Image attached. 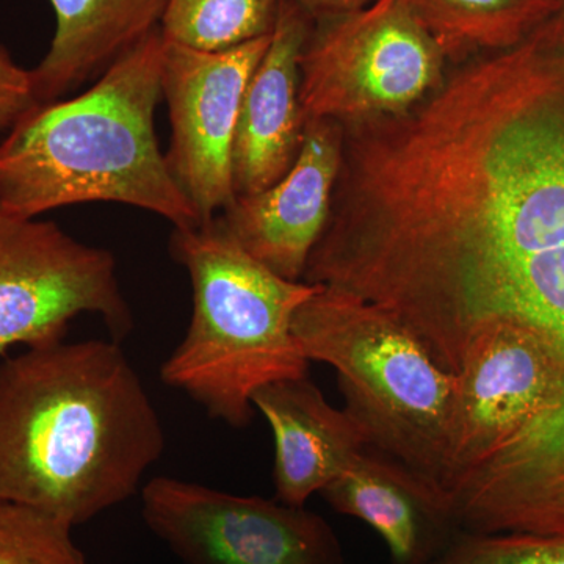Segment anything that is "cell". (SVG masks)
<instances>
[{
  "label": "cell",
  "instance_id": "12",
  "mask_svg": "<svg viewBox=\"0 0 564 564\" xmlns=\"http://www.w3.org/2000/svg\"><path fill=\"white\" fill-rule=\"evenodd\" d=\"M314 20L292 0H281L267 51L245 88L232 147L236 196L272 187L302 150L300 62Z\"/></svg>",
  "mask_w": 564,
  "mask_h": 564
},
{
  "label": "cell",
  "instance_id": "7",
  "mask_svg": "<svg viewBox=\"0 0 564 564\" xmlns=\"http://www.w3.org/2000/svg\"><path fill=\"white\" fill-rule=\"evenodd\" d=\"M80 314L101 315L117 339L131 332L115 256L55 223L0 215V352L61 343Z\"/></svg>",
  "mask_w": 564,
  "mask_h": 564
},
{
  "label": "cell",
  "instance_id": "10",
  "mask_svg": "<svg viewBox=\"0 0 564 564\" xmlns=\"http://www.w3.org/2000/svg\"><path fill=\"white\" fill-rule=\"evenodd\" d=\"M163 39V36H162ZM272 33L229 51L191 50L163 40L162 96L172 139L166 163L207 225L236 198L232 147L245 88Z\"/></svg>",
  "mask_w": 564,
  "mask_h": 564
},
{
  "label": "cell",
  "instance_id": "15",
  "mask_svg": "<svg viewBox=\"0 0 564 564\" xmlns=\"http://www.w3.org/2000/svg\"><path fill=\"white\" fill-rule=\"evenodd\" d=\"M55 33L31 69L36 102L65 98L161 29L166 0H50Z\"/></svg>",
  "mask_w": 564,
  "mask_h": 564
},
{
  "label": "cell",
  "instance_id": "17",
  "mask_svg": "<svg viewBox=\"0 0 564 564\" xmlns=\"http://www.w3.org/2000/svg\"><path fill=\"white\" fill-rule=\"evenodd\" d=\"M281 0H166L161 33L191 50H234L273 32Z\"/></svg>",
  "mask_w": 564,
  "mask_h": 564
},
{
  "label": "cell",
  "instance_id": "14",
  "mask_svg": "<svg viewBox=\"0 0 564 564\" xmlns=\"http://www.w3.org/2000/svg\"><path fill=\"white\" fill-rule=\"evenodd\" d=\"M274 440L276 499L304 507L358 458L369 440L347 411L336 410L310 377L263 386L252 395Z\"/></svg>",
  "mask_w": 564,
  "mask_h": 564
},
{
  "label": "cell",
  "instance_id": "3",
  "mask_svg": "<svg viewBox=\"0 0 564 564\" xmlns=\"http://www.w3.org/2000/svg\"><path fill=\"white\" fill-rule=\"evenodd\" d=\"M163 39L152 32L82 95L36 104L0 140V215L39 218L82 203L152 212L199 226L155 135Z\"/></svg>",
  "mask_w": 564,
  "mask_h": 564
},
{
  "label": "cell",
  "instance_id": "19",
  "mask_svg": "<svg viewBox=\"0 0 564 564\" xmlns=\"http://www.w3.org/2000/svg\"><path fill=\"white\" fill-rule=\"evenodd\" d=\"M430 564H564V536L463 532Z\"/></svg>",
  "mask_w": 564,
  "mask_h": 564
},
{
  "label": "cell",
  "instance_id": "18",
  "mask_svg": "<svg viewBox=\"0 0 564 564\" xmlns=\"http://www.w3.org/2000/svg\"><path fill=\"white\" fill-rule=\"evenodd\" d=\"M0 564H87L73 527L0 500Z\"/></svg>",
  "mask_w": 564,
  "mask_h": 564
},
{
  "label": "cell",
  "instance_id": "1",
  "mask_svg": "<svg viewBox=\"0 0 564 564\" xmlns=\"http://www.w3.org/2000/svg\"><path fill=\"white\" fill-rule=\"evenodd\" d=\"M343 131L303 281L380 307L456 375L505 292L564 261V7L410 110Z\"/></svg>",
  "mask_w": 564,
  "mask_h": 564
},
{
  "label": "cell",
  "instance_id": "6",
  "mask_svg": "<svg viewBox=\"0 0 564 564\" xmlns=\"http://www.w3.org/2000/svg\"><path fill=\"white\" fill-rule=\"evenodd\" d=\"M447 61L410 0L314 21L300 62L304 120L344 126L403 113L443 84Z\"/></svg>",
  "mask_w": 564,
  "mask_h": 564
},
{
  "label": "cell",
  "instance_id": "8",
  "mask_svg": "<svg viewBox=\"0 0 564 564\" xmlns=\"http://www.w3.org/2000/svg\"><path fill=\"white\" fill-rule=\"evenodd\" d=\"M141 514L184 564H347L321 514L278 499L158 477L141 491Z\"/></svg>",
  "mask_w": 564,
  "mask_h": 564
},
{
  "label": "cell",
  "instance_id": "21",
  "mask_svg": "<svg viewBox=\"0 0 564 564\" xmlns=\"http://www.w3.org/2000/svg\"><path fill=\"white\" fill-rule=\"evenodd\" d=\"M292 2L302 7L314 21H318L351 13L362 9L372 0H292Z\"/></svg>",
  "mask_w": 564,
  "mask_h": 564
},
{
  "label": "cell",
  "instance_id": "4",
  "mask_svg": "<svg viewBox=\"0 0 564 564\" xmlns=\"http://www.w3.org/2000/svg\"><path fill=\"white\" fill-rule=\"evenodd\" d=\"M173 258L191 274L193 315L163 362V383L187 393L215 421L245 429L263 386L307 377L292 323L321 285L289 281L256 261L217 221L174 228Z\"/></svg>",
  "mask_w": 564,
  "mask_h": 564
},
{
  "label": "cell",
  "instance_id": "11",
  "mask_svg": "<svg viewBox=\"0 0 564 564\" xmlns=\"http://www.w3.org/2000/svg\"><path fill=\"white\" fill-rule=\"evenodd\" d=\"M343 126L307 120L302 150L284 176L254 195L236 196L215 221L278 276L303 281L332 212L343 161Z\"/></svg>",
  "mask_w": 564,
  "mask_h": 564
},
{
  "label": "cell",
  "instance_id": "13",
  "mask_svg": "<svg viewBox=\"0 0 564 564\" xmlns=\"http://www.w3.org/2000/svg\"><path fill=\"white\" fill-rule=\"evenodd\" d=\"M384 541L392 564H430L464 532L443 486L372 447L321 492Z\"/></svg>",
  "mask_w": 564,
  "mask_h": 564
},
{
  "label": "cell",
  "instance_id": "2",
  "mask_svg": "<svg viewBox=\"0 0 564 564\" xmlns=\"http://www.w3.org/2000/svg\"><path fill=\"white\" fill-rule=\"evenodd\" d=\"M163 451L117 340H61L0 364V500L74 529L131 499Z\"/></svg>",
  "mask_w": 564,
  "mask_h": 564
},
{
  "label": "cell",
  "instance_id": "5",
  "mask_svg": "<svg viewBox=\"0 0 564 564\" xmlns=\"http://www.w3.org/2000/svg\"><path fill=\"white\" fill-rule=\"evenodd\" d=\"M292 329L310 362L336 370L344 410L369 447L444 488L456 375L392 315L334 289L321 285L296 311Z\"/></svg>",
  "mask_w": 564,
  "mask_h": 564
},
{
  "label": "cell",
  "instance_id": "20",
  "mask_svg": "<svg viewBox=\"0 0 564 564\" xmlns=\"http://www.w3.org/2000/svg\"><path fill=\"white\" fill-rule=\"evenodd\" d=\"M36 104L31 69L22 68L0 46V133L9 132Z\"/></svg>",
  "mask_w": 564,
  "mask_h": 564
},
{
  "label": "cell",
  "instance_id": "9",
  "mask_svg": "<svg viewBox=\"0 0 564 564\" xmlns=\"http://www.w3.org/2000/svg\"><path fill=\"white\" fill-rule=\"evenodd\" d=\"M563 399L564 355L551 339L516 322L481 326L456 373L445 491Z\"/></svg>",
  "mask_w": 564,
  "mask_h": 564
},
{
  "label": "cell",
  "instance_id": "16",
  "mask_svg": "<svg viewBox=\"0 0 564 564\" xmlns=\"http://www.w3.org/2000/svg\"><path fill=\"white\" fill-rule=\"evenodd\" d=\"M447 58L508 50L564 7V0H410Z\"/></svg>",
  "mask_w": 564,
  "mask_h": 564
}]
</instances>
